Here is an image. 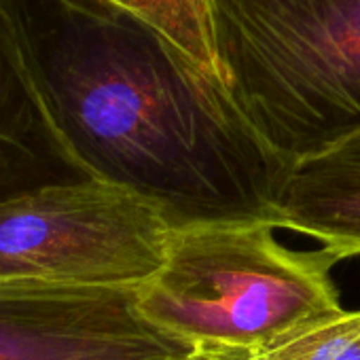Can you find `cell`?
I'll return each mask as SVG.
<instances>
[{
    "mask_svg": "<svg viewBox=\"0 0 360 360\" xmlns=\"http://www.w3.org/2000/svg\"><path fill=\"white\" fill-rule=\"evenodd\" d=\"M0 22L89 178L148 200L174 227H276L290 163L150 24L108 0H0Z\"/></svg>",
    "mask_w": 360,
    "mask_h": 360,
    "instance_id": "6da1fadb",
    "label": "cell"
},
{
    "mask_svg": "<svg viewBox=\"0 0 360 360\" xmlns=\"http://www.w3.org/2000/svg\"><path fill=\"white\" fill-rule=\"evenodd\" d=\"M221 81L286 163L360 129V0H210Z\"/></svg>",
    "mask_w": 360,
    "mask_h": 360,
    "instance_id": "7a4b0ae2",
    "label": "cell"
},
{
    "mask_svg": "<svg viewBox=\"0 0 360 360\" xmlns=\"http://www.w3.org/2000/svg\"><path fill=\"white\" fill-rule=\"evenodd\" d=\"M265 221L174 227L167 257L138 292L140 314L185 341L261 349L286 330L341 311L322 250L292 252Z\"/></svg>",
    "mask_w": 360,
    "mask_h": 360,
    "instance_id": "3957f363",
    "label": "cell"
},
{
    "mask_svg": "<svg viewBox=\"0 0 360 360\" xmlns=\"http://www.w3.org/2000/svg\"><path fill=\"white\" fill-rule=\"evenodd\" d=\"M172 233L155 204L102 180L43 187L0 202V278L138 290Z\"/></svg>",
    "mask_w": 360,
    "mask_h": 360,
    "instance_id": "277c9868",
    "label": "cell"
},
{
    "mask_svg": "<svg viewBox=\"0 0 360 360\" xmlns=\"http://www.w3.org/2000/svg\"><path fill=\"white\" fill-rule=\"evenodd\" d=\"M189 352L140 314L131 288L0 278V360H178Z\"/></svg>",
    "mask_w": 360,
    "mask_h": 360,
    "instance_id": "5b68a950",
    "label": "cell"
},
{
    "mask_svg": "<svg viewBox=\"0 0 360 360\" xmlns=\"http://www.w3.org/2000/svg\"><path fill=\"white\" fill-rule=\"evenodd\" d=\"M276 229L322 242L333 261L360 255V129L290 165Z\"/></svg>",
    "mask_w": 360,
    "mask_h": 360,
    "instance_id": "8992f818",
    "label": "cell"
},
{
    "mask_svg": "<svg viewBox=\"0 0 360 360\" xmlns=\"http://www.w3.org/2000/svg\"><path fill=\"white\" fill-rule=\"evenodd\" d=\"M87 178L53 129L0 22V202Z\"/></svg>",
    "mask_w": 360,
    "mask_h": 360,
    "instance_id": "52a82bcc",
    "label": "cell"
},
{
    "mask_svg": "<svg viewBox=\"0 0 360 360\" xmlns=\"http://www.w3.org/2000/svg\"><path fill=\"white\" fill-rule=\"evenodd\" d=\"M108 3L150 24L198 66L221 81L210 0H108Z\"/></svg>",
    "mask_w": 360,
    "mask_h": 360,
    "instance_id": "ba28073f",
    "label": "cell"
},
{
    "mask_svg": "<svg viewBox=\"0 0 360 360\" xmlns=\"http://www.w3.org/2000/svg\"><path fill=\"white\" fill-rule=\"evenodd\" d=\"M261 360H360V311L307 320L259 349Z\"/></svg>",
    "mask_w": 360,
    "mask_h": 360,
    "instance_id": "9c48e42d",
    "label": "cell"
},
{
    "mask_svg": "<svg viewBox=\"0 0 360 360\" xmlns=\"http://www.w3.org/2000/svg\"><path fill=\"white\" fill-rule=\"evenodd\" d=\"M178 360H261L259 349L227 345V343H200L191 352Z\"/></svg>",
    "mask_w": 360,
    "mask_h": 360,
    "instance_id": "30bf717a",
    "label": "cell"
}]
</instances>
